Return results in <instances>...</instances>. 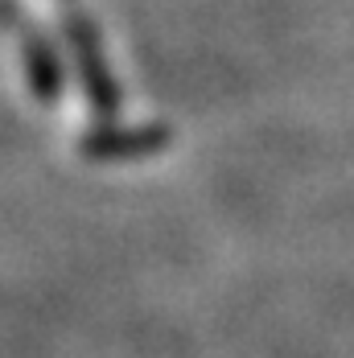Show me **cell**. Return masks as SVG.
I'll list each match as a JSON object with an SVG mask.
<instances>
[{"label":"cell","instance_id":"1","mask_svg":"<svg viewBox=\"0 0 354 358\" xmlns=\"http://www.w3.org/2000/svg\"><path fill=\"white\" fill-rule=\"evenodd\" d=\"M71 45H74V54H78V71H83L87 99L95 103V111L111 115V111H115V87H111V74H107V66H104L99 37H95V29H87L83 17L71 21Z\"/></svg>","mask_w":354,"mask_h":358},{"label":"cell","instance_id":"3","mask_svg":"<svg viewBox=\"0 0 354 358\" xmlns=\"http://www.w3.org/2000/svg\"><path fill=\"white\" fill-rule=\"evenodd\" d=\"M25 62H29V78H34V91H37V99H58V54L45 45V37H37V34H29L25 37Z\"/></svg>","mask_w":354,"mask_h":358},{"label":"cell","instance_id":"2","mask_svg":"<svg viewBox=\"0 0 354 358\" xmlns=\"http://www.w3.org/2000/svg\"><path fill=\"white\" fill-rule=\"evenodd\" d=\"M165 141H169V132L148 124V128H128V132L111 128V132H99V136H87L83 148H87V157H141V152L161 148Z\"/></svg>","mask_w":354,"mask_h":358}]
</instances>
